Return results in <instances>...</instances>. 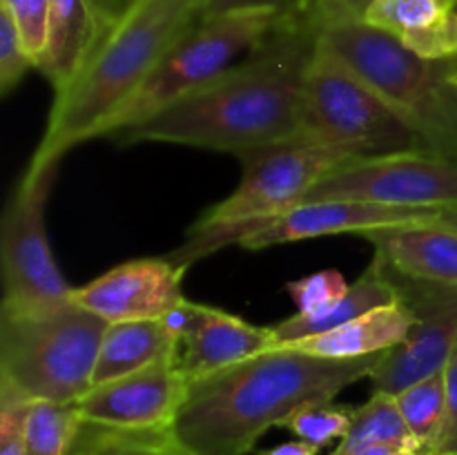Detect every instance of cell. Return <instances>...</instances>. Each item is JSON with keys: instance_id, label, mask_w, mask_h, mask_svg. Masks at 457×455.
I'll use <instances>...</instances> for the list:
<instances>
[{"instance_id": "18", "label": "cell", "mask_w": 457, "mask_h": 455, "mask_svg": "<svg viewBox=\"0 0 457 455\" xmlns=\"http://www.w3.org/2000/svg\"><path fill=\"white\" fill-rule=\"evenodd\" d=\"M413 321L415 317L411 308L397 297V302L373 308L328 333L312 335V337L297 339V342L277 343V346L293 348V351L317 357H335V360L379 355V352L400 346L409 337Z\"/></svg>"}, {"instance_id": "25", "label": "cell", "mask_w": 457, "mask_h": 455, "mask_svg": "<svg viewBox=\"0 0 457 455\" xmlns=\"http://www.w3.org/2000/svg\"><path fill=\"white\" fill-rule=\"evenodd\" d=\"M79 422L76 404L34 401L27 418V455H65Z\"/></svg>"}, {"instance_id": "29", "label": "cell", "mask_w": 457, "mask_h": 455, "mask_svg": "<svg viewBox=\"0 0 457 455\" xmlns=\"http://www.w3.org/2000/svg\"><path fill=\"white\" fill-rule=\"evenodd\" d=\"M34 400L0 382V455H27L25 431Z\"/></svg>"}, {"instance_id": "30", "label": "cell", "mask_w": 457, "mask_h": 455, "mask_svg": "<svg viewBox=\"0 0 457 455\" xmlns=\"http://www.w3.org/2000/svg\"><path fill=\"white\" fill-rule=\"evenodd\" d=\"M49 4H52V0H0V9H4L16 22L22 43H25L27 52L34 58L36 65H38L45 40H47Z\"/></svg>"}, {"instance_id": "17", "label": "cell", "mask_w": 457, "mask_h": 455, "mask_svg": "<svg viewBox=\"0 0 457 455\" xmlns=\"http://www.w3.org/2000/svg\"><path fill=\"white\" fill-rule=\"evenodd\" d=\"M375 259L411 279L457 285V232L437 223H406L364 232Z\"/></svg>"}, {"instance_id": "39", "label": "cell", "mask_w": 457, "mask_h": 455, "mask_svg": "<svg viewBox=\"0 0 457 455\" xmlns=\"http://www.w3.org/2000/svg\"><path fill=\"white\" fill-rule=\"evenodd\" d=\"M317 0H299V4H302L303 9H308V7H312V4H315Z\"/></svg>"}, {"instance_id": "4", "label": "cell", "mask_w": 457, "mask_h": 455, "mask_svg": "<svg viewBox=\"0 0 457 455\" xmlns=\"http://www.w3.org/2000/svg\"><path fill=\"white\" fill-rule=\"evenodd\" d=\"M320 45L333 52L418 132L431 154L457 161V89L451 61H427L386 31L328 4H312Z\"/></svg>"}, {"instance_id": "34", "label": "cell", "mask_w": 457, "mask_h": 455, "mask_svg": "<svg viewBox=\"0 0 457 455\" xmlns=\"http://www.w3.org/2000/svg\"><path fill=\"white\" fill-rule=\"evenodd\" d=\"M317 453H320L317 446L299 440V442H286V444L275 446V449H263L259 451L257 455H317Z\"/></svg>"}, {"instance_id": "7", "label": "cell", "mask_w": 457, "mask_h": 455, "mask_svg": "<svg viewBox=\"0 0 457 455\" xmlns=\"http://www.w3.org/2000/svg\"><path fill=\"white\" fill-rule=\"evenodd\" d=\"M293 141L339 147L357 156L428 152L418 132L320 43L303 80Z\"/></svg>"}, {"instance_id": "32", "label": "cell", "mask_w": 457, "mask_h": 455, "mask_svg": "<svg viewBox=\"0 0 457 455\" xmlns=\"http://www.w3.org/2000/svg\"><path fill=\"white\" fill-rule=\"evenodd\" d=\"M303 9L299 0H201V18H212L221 16V13L230 12H244V9Z\"/></svg>"}, {"instance_id": "35", "label": "cell", "mask_w": 457, "mask_h": 455, "mask_svg": "<svg viewBox=\"0 0 457 455\" xmlns=\"http://www.w3.org/2000/svg\"><path fill=\"white\" fill-rule=\"evenodd\" d=\"M320 4H328V7L339 9V12L351 13V16L361 18V16H364L366 7H369V4H370V0H335V3H320Z\"/></svg>"}, {"instance_id": "24", "label": "cell", "mask_w": 457, "mask_h": 455, "mask_svg": "<svg viewBox=\"0 0 457 455\" xmlns=\"http://www.w3.org/2000/svg\"><path fill=\"white\" fill-rule=\"evenodd\" d=\"M395 404L400 409L406 428L418 442L420 451L428 455V449L440 433L442 419L446 409V382L445 370L411 384L395 395Z\"/></svg>"}, {"instance_id": "36", "label": "cell", "mask_w": 457, "mask_h": 455, "mask_svg": "<svg viewBox=\"0 0 457 455\" xmlns=\"http://www.w3.org/2000/svg\"><path fill=\"white\" fill-rule=\"evenodd\" d=\"M437 226H445L449 228V230L457 232V203L455 205H446V208H440V212H437L436 221Z\"/></svg>"}, {"instance_id": "8", "label": "cell", "mask_w": 457, "mask_h": 455, "mask_svg": "<svg viewBox=\"0 0 457 455\" xmlns=\"http://www.w3.org/2000/svg\"><path fill=\"white\" fill-rule=\"evenodd\" d=\"M288 13L286 9L266 7L201 18L168 49L141 89L103 125L98 138H112L123 129L137 128L212 83L253 52Z\"/></svg>"}, {"instance_id": "16", "label": "cell", "mask_w": 457, "mask_h": 455, "mask_svg": "<svg viewBox=\"0 0 457 455\" xmlns=\"http://www.w3.org/2000/svg\"><path fill=\"white\" fill-rule=\"evenodd\" d=\"M361 18L420 58H457V0H370Z\"/></svg>"}, {"instance_id": "31", "label": "cell", "mask_w": 457, "mask_h": 455, "mask_svg": "<svg viewBox=\"0 0 457 455\" xmlns=\"http://www.w3.org/2000/svg\"><path fill=\"white\" fill-rule=\"evenodd\" d=\"M446 409L440 433L428 449V455H457V351L445 368Z\"/></svg>"}, {"instance_id": "40", "label": "cell", "mask_w": 457, "mask_h": 455, "mask_svg": "<svg viewBox=\"0 0 457 455\" xmlns=\"http://www.w3.org/2000/svg\"><path fill=\"white\" fill-rule=\"evenodd\" d=\"M317 3H335V0H317Z\"/></svg>"}, {"instance_id": "10", "label": "cell", "mask_w": 457, "mask_h": 455, "mask_svg": "<svg viewBox=\"0 0 457 455\" xmlns=\"http://www.w3.org/2000/svg\"><path fill=\"white\" fill-rule=\"evenodd\" d=\"M312 201H370L402 208H446L457 203V161L431 152L360 156L321 178L302 203Z\"/></svg>"}, {"instance_id": "6", "label": "cell", "mask_w": 457, "mask_h": 455, "mask_svg": "<svg viewBox=\"0 0 457 455\" xmlns=\"http://www.w3.org/2000/svg\"><path fill=\"white\" fill-rule=\"evenodd\" d=\"M107 326L74 302L29 315L0 312V382L34 401L76 404L94 386Z\"/></svg>"}, {"instance_id": "2", "label": "cell", "mask_w": 457, "mask_h": 455, "mask_svg": "<svg viewBox=\"0 0 457 455\" xmlns=\"http://www.w3.org/2000/svg\"><path fill=\"white\" fill-rule=\"evenodd\" d=\"M382 357L335 360L268 348L190 382L172 433L190 455H245L299 406L333 401L346 386L370 377Z\"/></svg>"}, {"instance_id": "3", "label": "cell", "mask_w": 457, "mask_h": 455, "mask_svg": "<svg viewBox=\"0 0 457 455\" xmlns=\"http://www.w3.org/2000/svg\"><path fill=\"white\" fill-rule=\"evenodd\" d=\"M201 21V0H137L96 45L83 70L54 96L43 141L27 172L58 165L67 150L98 138L141 89L168 49Z\"/></svg>"}, {"instance_id": "5", "label": "cell", "mask_w": 457, "mask_h": 455, "mask_svg": "<svg viewBox=\"0 0 457 455\" xmlns=\"http://www.w3.org/2000/svg\"><path fill=\"white\" fill-rule=\"evenodd\" d=\"M353 159L360 156L339 147L295 141L239 156L244 174L235 192L205 210L186 241L165 257L177 266L190 268L192 261L208 257L226 244H241L262 223L302 203L321 178Z\"/></svg>"}, {"instance_id": "20", "label": "cell", "mask_w": 457, "mask_h": 455, "mask_svg": "<svg viewBox=\"0 0 457 455\" xmlns=\"http://www.w3.org/2000/svg\"><path fill=\"white\" fill-rule=\"evenodd\" d=\"M179 357V339L163 319L116 321L107 326L94 368V386Z\"/></svg>"}, {"instance_id": "14", "label": "cell", "mask_w": 457, "mask_h": 455, "mask_svg": "<svg viewBox=\"0 0 457 455\" xmlns=\"http://www.w3.org/2000/svg\"><path fill=\"white\" fill-rule=\"evenodd\" d=\"M440 208H402L370 201H312L286 210L241 239V248L263 250L330 235H364L379 228L433 223Z\"/></svg>"}, {"instance_id": "9", "label": "cell", "mask_w": 457, "mask_h": 455, "mask_svg": "<svg viewBox=\"0 0 457 455\" xmlns=\"http://www.w3.org/2000/svg\"><path fill=\"white\" fill-rule=\"evenodd\" d=\"M58 165L25 172L0 221L3 310L12 315L54 310L71 302V290L58 270L45 232V203Z\"/></svg>"}, {"instance_id": "33", "label": "cell", "mask_w": 457, "mask_h": 455, "mask_svg": "<svg viewBox=\"0 0 457 455\" xmlns=\"http://www.w3.org/2000/svg\"><path fill=\"white\" fill-rule=\"evenodd\" d=\"M137 3V0H92L94 13H96L98 22V43L105 38L107 31L129 12V7Z\"/></svg>"}, {"instance_id": "37", "label": "cell", "mask_w": 457, "mask_h": 455, "mask_svg": "<svg viewBox=\"0 0 457 455\" xmlns=\"http://www.w3.org/2000/svg\"><path fill=\"white\" fill-rule=\"evenodd\" d=\"M388 455H427V453H422V451H418V449H395L393 453H388Z\"/></svg>"}, {"instance_id": "13", "label": "cell", "mask_w": 457, "mask_h": 455, "mask_svg": "<svg viewBox=\"0 0 457 455\" xmlns=\"http://www.w3.org/2000/svg\"><path fill=\"white\" fill-rule=\"evenodd\" d=\"M186 270L168 257L134 259L71 290V302L107 324L161 319L186 299Z\"/></svg>"}, {"instance_id": "12", "label": "cell", "mask_w": 457, "mask_h": 455, "mask_svg": "<svg viewBox=\"0 0 457 455\" xmlns=\"http://www.w3.org/2000/svg\"><path fill=\"white\" fill-rule=\"evenodd\" d=\"M190 382L177 360L92 386L76 401L80 419L119 428H172Z\"/></svg>"}, {"instance_id": "27", "label": "cell", "mask_w": 457, "mask_h": 455, "mask_svg": "<svg viewBox=\"0 0 457 455\" xmlns=\"http://www.w3.org/2000/svg\"><path fill=\"white\" fill-rule=\"evenodd\" d=\"M351 284L339 270H320L286 284V290L297 306V315L320 317L333 310L346 297Z\"/></svg>"}, {"instance_id": "19", "label": "cell", "mask_w": 457, "mask_h": 455, "mask_svg": "<svg viewBox=\"0 0 457 455\" xmlns=\"http://www.w3.org/2000/svg\"><path fill=\"white\" fill-rule=\"evenodd\" d=\"M98 45V22L92 0H52L47 40L36 70L62 92L79 76Z\"/></svg>"}, {"instance_id": "23", "label": "cell", "mask_w": 457, "mask_h": 455, "mask_svg": "<svg viewBox=\"0 0 457 455\" xmlns=\"http://www.w3.org/2000/svg\"><path fill=\"white\" fill-rule=\"evenodd\" d=\"M373 444H395L420 451L418 442L402 419L395 397L384 393H373L370 400L355 410L351 431L344 440H339L337 449L330 455H355Z\"/></svg>"}, {"instance_id": "22", "label": "cell", "mask_w": 457, "mask_h": 455, "mask_svg": "<svg viewBox=\"0 0 457 455\" xmlns=\"http://www.w3.org/2000/svg\"><path fill=\"white\" fill-rule=\"evenodd\" d=\"M65 455H190L172 428H119L80 419Z\"/></svg>"}, {"instance_id": "15", "label": "cell", "mask_w": 457, "mask_h": 455, "mask_svg": "<svg viewBox=\"0 0 457 455\" xmlns=\"http://www.w3.org/2000/svg\"><path fill=\"white\" fill-rule=\"evenodd\" d=\"M275 346L270 326H254L210 306L204 321L179 343L177 364L187 382H195Z\"/></svg>"}, {"instance_id": "11", "label": "cell", "mask_w": 457, "mask_h": 455, "mask_svg": "<svg viewBox=\"0 0 457 455\" xmlns=\"http://www.w3.org/2000/svg\"><path fill=\"white\" fill-rule=\"evenodd\" d=\"M384 270L415 317L409 337L384 352L370 375L373 393L395 397L411 384L445 370L457 351V285L411 279L386 266Z\"/></svg>"}, {"instance_id": "26", "label": "cell", "mask_w": 457, "mask_h": 455, "mask_svg": "<svg viewBox=\"0 0 457 455\" xmlns=\"http://www.w3.org/2000/svg\"><path fill=\"white\" fill-rule=\"evenodd\" d=\"M355 406H337L333 401H311L299 406L281 422V426L302 442L324 449L330 442L344 440L355 419Z\"/></svg>"}, {"instance_id": "38", "label": "cell", "mask_w": 457, "mask_h": 455, "mask_svg": "<svg viewBox=\"0 0 457 455\" xmlns=\"http://www.w3.org/2000/svg\"><path fill=\"white\" fill-rule=\"evenodd\" d=\"M451 83L457 89V58H453V62H451Z\"/></svg>"}, {"instance_id": "21", "label": "cell", "mask_w": 457, "mask_h": 455, "mask_svg": "<svg viewBox=\"0 0 457 455\" xmlns=\"http://www.w3.org/2000/svg\"><path fill=\"white\" fill-rule=\"evenodd\" d=\"M393 302H397L395 285L388 279L382 263L373 257L370 266L361 272L360 279L348 288L346 297H344L333 310H328L326 315L320 317L293 315L288 317V319L279 321V324L270 326V328L277 343L297 342V339L312 337V335L328 333V330L337 328V326L346 324V321L351 319H357V317L373 310V308L388 306V303Z\"/></svg>"}, {"instance_id": "1", "label": "cell", "mask_w": 457, "mask_h": 455, "mask_svg": "<svg viewBox=\"0 0 457 455\" xmlns=\"http://www.w3.org/2000/svg\"><path fill=\"white\" fill-rule=\"evenodd\" d=\"M317 43L315 13L295 9L212 83L145 123L114 134L112 141L120 145L172 143L235 156L293 141Z\"/></svg>"}, {"instance_id": "28", "label": "cell", "mask_w": 457, "mask_h": 455, "mask_svg": "<svg viewBox=\"0 0 457 455\" xmlns=\"http://www.w3.org/2000/svg\"><path fill=\"white\" fill-rule=\"evenodd\" d=\"M29 70H36L34 58L27 52L16 22L0 9V94L7 96L13 92Z\"/></svg>"}]
</instances>
